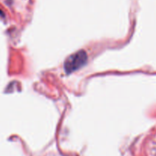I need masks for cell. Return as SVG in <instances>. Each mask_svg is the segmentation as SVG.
Here are the masks:
<instances>
[{
	"label": "cell",
	"mask_w": 156,
	"mask_h": 156,
	"mask_svg": "<svg viewBox=\"0 0 156 156\" xmlns=\"http://www.w3.org/2000/svg\"><path fill=\"white\" fill-rule=\"evenodd\" d=\"M87 61V54L84 50H79L70 55L64 62L66 73H71L83 66Z\"/></svg>",
	"instance_id": "obj_1"
}]
</instances>
